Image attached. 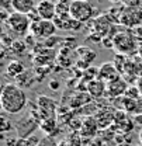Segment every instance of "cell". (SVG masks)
<instances>
[{"instance_id": "cell-5", "label": "cell", "mask_w": 142, "mask_h": 146, "mask_svg": "<svg viewBox=\"0 0 142 146\" xmlns=\"http://www.w3.org/2000/svg\"><path fill=\"white\" fill-rule=\"evenodd\" d=\"M120 24L127 30H134L142 25V9L141 7H125L120 18Z\"/></svg>"}, {"instance_id": "cell-10", "label": "cell", "mask_w": 142, "mask_h": 146, "mask_svg": "<svg viewBox=\"0 0 142 146\" xmlns=\"http://www.w3.org/2000/svg\"><path fill=\"white\" fill-rule=\"evenodd\" d=\"M128 89V83L125 82L123 77L115 79L114 82L107 83V96L117 98V97H123L125 94V91Z\"/></svg>"}, {"instance_id": "cell-26", "label": "cell", "mask_w": 142, "mask_h": 146, "mask_svg": "<svg viewBox=\"0 0 142 146\" xmlns=\"http://www.w3.org/2000/svg\"><path fill=\"white\" fill-rule=\"evenodd\" d=\"M38 146H58V145L55 143V141L52 139V136H47V138L41 139V142H39Z\"/></svg>"}, {"instance_id": "cell-13", "label": "cell", "mask_w": 142, "mask_h": 146, "mask_svg": "<svg viewBox=\"0 0 142 146\" xmlns=\"http://www.w3.org/2000/svg\"><path fill=\"white\" fill-rule=\"evenodd\" d=\"M10 6L13 7L14 11L23 13V14H30L33 10L37 9L35 0H11Z\"/></svg>"}, {"instance_id": "cell-37", "label": "cell", "mask_w": 142, "mask_h": 146, "mask_svg": "<svg viewBox=\"0 0 142 146\" xmlns=\"http://www.w3.org/2000/svg\"><path fill=\"white\" fill-rule=\"evenodd\" d=\"M118 146H128V145H118Z\"/></svg>"}, {"instance_id": "cell-6", "label": "cell", "mask_w": 142, "mask_h": 146, "mask_svg": "<svg viewBox=\"0 0 142 146\" xmlns=\"http://www.w3.org/2000/svg\"><path fill=\"white\" fill-rule=\"evenodd\" d=\"M56 25L53 21L49 20H39L35 23H31L30 27V34L35 36V38H41V39H48L51 36H55L56 33Z\"/></svg>"}, {"instance_id": "cell-22", "label": "cell", "mask_w": 142, "mask_h": 146, "mask_svg": "<svg viewBox=\"0 0 142 146\" xmlns=\"http://www.w3.org/2000/svg\"><path fill=\"white\" fill-rule=\"evenodd\" d=\"M124 96L125 97H128V98L137 100V98L141 97V91H139V89H138V86H135V84H129Z\"/></svg>"}, {"instance_id": "cell-33", "label": "cell", "mask_w": 142, "mask_h": 146, "mask_svg": "<svg viewBox=\"0 0 142 146\" xmlns=\"http://www.w3.org/2000/svg\"><path fill=\"white\" fill-rule=\"evenodd\" d=\"M137 86H138V89H139V91H141V96H142V77H139V79H138Z\"/></svg>"}, {"instance_id": "cell-12", "label": "cell", "mask_w": 142, "mask_h": 146, "mask_svg": "<svg viewBox=\"0 0 142 146\" xmlns=\"http://www.w3.org/2000/svg\"><path fill=\"white\" fill-rule=\"evenodd\" d=\"M90 97H91V96H90L89 93H85V91L75 93L71 97V100H69V107L73 110L83 108L85 106H89L90 103H91V98H90Z\"/></svg>"}, {"instance_id": "cell-2", "label": "cell", "mask_w": 142, "mask_h": 146, "mask_svg": "<svg viewBox=\"0 0 142 146\" xmlns=\"http://www.w3.org/2000/svg\"><path fill=\"white\" fill-rule=\"evenodd\" d=\"M113 42L117 54H123L125 56H135V54H138L139 44L135 35L131 33V30L115 33L113 36Z\"/></svg>"}, {"instance_id": "cell-38", "label": "cell", "mask_w": 142, "mask_h": 146, "mask_svg": "<svg viewBox=\"0 0 142 146\" xmlns=\"http://www.w3.org/2000/svg\"><path fill=\"white\" fill-rule=\"evenodd\" d=\"M138 146H142V145H141V143H139V145H138Z\"/></svg>"}, {"instance_id": "cell-30", "label": "cell", "mask_w": 142, "mask_h": 146, "mask_svg": "<svg viewBox=\"0 0 142 146\" xmlns=\"http://www.w3.org/2000/svg\"><path fill=\"white\" fill-rule=\"evenodd\" d=\"M49 87H51L53 91H58L59 87H61V83H59L58 80H52V82H49Z\"/></svg>"}, {"instance_id": "cell-3", "label": "cell", "mask_w": 142, "mask_h": 146, "mask_svg": "<svg viewBox=\"0 0 142 146\" xmlns=\"http://www.w3.org/2000/svg\"><path fill=\"white\" fill-rule=\"evenodd\" d=\"M69 14L73 20L79 23H87L93 20L96 9L89 0H72L69 4Z\"/></svg>"}, {"instance_id": "cell-15", "label": "cell", "mask_w": 142, "mask_h": 146, "mask_svg": "<svg viewBox=\"0 0 142 146\" xmlns=\"http://www.w3.org/2000/svg\"><path fill=\"white\" fill-rule=\"evenodd\" d=\"M94 118L99 124V128L106 129V128L110 127V124L114 122V112H110L107 110H100V111H97Z\"/></svg>"}, {"instance_id": "cell-23", "label": "cell", "mask_w": 142, "mask_h": 146, "mask_svg": "<svg viewBox=\"0 0 142 146\" xmlns=\"http://www.w3.org/2000/svg\"><path fill=\"white\" fill-rule=\"evenodd\" d=\"M11 129H13V122L10 119H7L4 115H1L0 117V132L1 133H6V132H9Z\"/></svg>"}, {"instance_id": "cell-24", "label": "cell", "mask_w": 142, "mask_h": 146, "mask_svg": "<svg viewBox=\"0 0 142 146\" xmlns=\"http://www.w3.org/2000/svg\"><path fill=\"white\" fill-rule=\"evenodd\" d=\"M82 136L80 135H76V133H72L69 135L68 138H65L72 146H82V139H80Z\"/></svg>"}, {"instance_id": "cell-16", "label": "cell", "mask_w": 142, "mask_h": 146, "mask_svg": "<svg viewBox=\"0 0 142 146\" xmlns=\"http://www.w3.org/2000/svg\"><path fill=\"white\" fill-rule=\"evenodd\" d=\"M24 72H25V68H24V63H23V62H20L17 59L9 62V65H7V73H9L11 77H18V76H21Z\"/></svg>"}, {"instance_id": "cell-27", "label": "cell", "mask_w": 142, "mask_h": 146, "mask_svg": "<svg viewBox=\"0 0 142 146\" xmlns=\"http://www.w3.org/2000/svg\"><path fill=\"white\" fill-rule=\"evenodd\" d=\"M141 114H142V96L135 100V111H134V115H141Z\"/></svg>"}, {"instance_id": "cell-20", "label": "cell", "mask_w": 142, "mask_h": 146, "mask_svg": "<svg viewBox=\"0 0 142 146\" xmlns=\"http://www.w3.org/2000/svg\"><path fill=\"white\" fill-rule=\"evenodd\" d=\"M41 142V139L37 136V135H31L28 138H24V139H18L17 146H38Z\"/></svg>"}, {"instance_id": "cell-4", "label": "cell", "mask_w": 142, "mask_h": 146, "mask_svg": "<svg viewBox=\"0 0 142 146\" xmlns=\"http://www.w3.org/2000/svg\"><path fill=\"white\" fill-rule=\"evenodd\" d=\"M7 27L10 28V31H13L17 35H27V33L30 31L31 27V20L28 17V14H23V13H10L9 18L6 20Z\"/></svg>"}, {"instance_id": "cell-9", "label": "cell", "mask_w": 142, "mask_h": 146, "mask_svg": "<svg viewBox=\"0 0 142 146\" xmlns=\"http://www.w3.org/2000/svg\"><path fill=\"white\" fill-rule=\"evenodd\" d=\"M37 11L41 20L53 21V18L56 17V4L52 0H39L37 4Z\"/></svg>"}, {"instance_id": "cell-28", "label": "cell", "mask_w": 142, "mask_h": 146, "mask_svg": "<svg viewBox=\"0 0 142 146\" xmlns=\"http://www.w3.org/2000/svg\"><path fill=\"white\" fill-rule=\"evenodd\" d=\"M132 34L135 35V38H137L138 41H141L142 42V25L137 27V28H134V30H132Z\"/></svg>"}, {"instance_id": "cell-1", "label": "cell", "mask_w": 142, "mask_h": 146, "mask_svg": "<svg viewBox=\"0 0 142 146\" xmlns=\"http://www.w3.org/2000/svg\"><path fill=\"white\" fill-rule=\"evenodd\" d=\"M1 110L7 114H20L27 106V96L25 91L20 86L9 83L4 84L0 96Z\"/></svg>"}, {"instance_id": "cell-34", "label": "cell", "mask_w": 142, "mask_h": 146, "mask_svg": "<svg viewBox=\"0 0 142 146\" xmlns=\"http://www.w3.org/2000/svg\"><path fill=\"white\" fill-rule=\"evenodd\" d=\"M137 55H138V56L142 59V42L139 44V46H138V54H137Z\"/></svg>"}, {"instance_id": "cell-7", "label": "cell", "mask_w": 142, "mask_h": 146, "mask_svg": "<svg viewBox=\"0 0 142 146\" xmlns=\"http://www.w3.org/2000/svg\"><path fill=\"white\" fill-rule=\"evenodd\" d=\"M37 106H38V114L42 119L47 118H55V112H56V103L51 97L47 96H38L37 98Z\"/></svg>"}, {"instance_id": "cell-17", "label": "cell", "mask_w": 142, "mask_h": 146, "mask_svg": "<svg viewBox=\"0 0 142 146\" xmlns=\"http://www.w3.org/2000/svg\"><path fill=\"white\" fill-rule=\"evenodd\" d=\"M56 118H47V119H42L41 124H39V128L42 132H45L48 136H53L56 133Z\"/></svg>"}, {"instance_id": "cell-35", "label": "cell", "mask_w": 142, "mask_h": 146, "mask_svg": "<svg viewBox=\"0 0 142 146\" xmlns=\"http://www.w3.org/2000/svg\"><path fill=\"white\" fill-rule=\"evenodd\" d=\"M139 143L142 145V129L139 131Z\"/></svg>"}, {"instance_id": "cell-14", "label": "cell", "mask_w": 142, "mask_h": 146, "mask_svg": "<svg viewBox=\"0 0 142 146\" xmlns=\"http://www.w3.org/2000/svg\"><path fill=\"white\" fill-rule=\"evenodd\" d=\"M97 131H99V124H97L96 118L94 117H87L82 124L79 135L83 136V138H91L97 133Z\"/></svg>"}, {"instance_id": "cell-31", "label": "cell", "mask_w": 142, "mask_h": 146, "mask_svg": "<svg viewBox=\"0 0 142 146\" xmlns=\"http://www.w3.org/2000/svg\"><path fill=\"white\" fill-rule=\"evenodd\" d=\"M134 124H135V125H142V114L134 117Z\"/></svg>"}, {"instance_id": "cell-29", "label": "cell", "mask_w": 142, "mask_h": 146, "mask_svg": "<svg viewBox=\"0 0 142 146\" xmlns=\"http://www.w3.org/2000/svg\"><path fill=\"white\" fill-rule=\"evenodd\" d=\"M25 44H27V46H33L35 44V36L33 35V34H27V36H25Z\"/></svg>"}, {"instance_id": "cell-18", "label": "cell", "mask_w": 142, "mask_h": 146, "mask_svg": "<svg viewBox=\"0 0 142 146\" xmlns=\"http://www.w3.org/2000/svg\"><path fill=\"white\" fill-rule=\"evenodd\" d=\"M76 52L79 55V60H83V62H86V63H89V65L93 63L94 59H96V52H93L87 46H79V48L76 49Z\"/></svg>"}, {"instance_id": "cell-21", "label": "cell", "mask_w": 142, "mask_h": 146, "mask_svg": "<svg viewBox=\"0 0 142 146\" xmlns=\"http://www.w3.org/2000/svg\"><path fill=\"white\" fill-rule=\"evenodd\" d=\"M10 51L14 55H17V56H21L27 51V44L25 42H21V41H14L13 45H11V48H10Z\"/></svg>"}, {"instance_id": "cell-8", "label": "cell", "mask_w": 142, "mask_h": 146, "mask_svg": "<svg viewBox=\"0 0 142 146\" xmlns=\"http://www.w3.org/2000/svg\"><path fill=\"white\" fill-rule=\"evenodd\" d=\"M121 77L120 72L117 70V68L114 66L113 62H106L103 63L101 66H99V74H97V79L103 80L104 83H110V82H114L115 79Z\"/></svg>"}, {"instance_id": "cell-11", "label": "cell", "mask_w": 142, "mask_h": 146, "mask_svg": "<svg viewBox=\"0 0 142 146\" xmlns=\"http://www.w3.org/2000/svg\"><path fill=\"white\" fill-rule=\"evenodd\" d=\"M87 93L93 98H100L104 94H107V84L100 79L90 80L87 83Z\"/></svg>"}, {"instance_id": "cell-19", "label": "cell", "mask_w": 142, "mask_h": 146, "mask_svg": "<svg viewBox=\"0 0 142 146\" xmlns=\"http://www.w3.org/2000/svg\"><path fill=\"white\" fill-rule=\"evenodd\" d=\"M127 56L123 54H117L115 55V58H114V60H113V63H114V66L117 68V70L120 72V74H123L124 73V68L125 65H127Z\"/></svg>"}, {"instance_id": "cell-36", "label": "cell", "mask_w": 142, "mask_h": 146, "mask_svg": "<svg viewBox=\"0 0 142 146\" xmlns=\"http://www.w3.org/2000/svg\"><path fill=\"white\" fill-rule=\"evenodd\" d=\"M110 1H113V3H120V1H121V3H123V0H110Z\"/></svg>"}, {"instance_id": "cell-25", "label": "cell", "mask_w": 142, "mask_h": 146, "mask_svg": "<svg viewBox=\"0 0 142 146\" xmlns=\"http://www.w3.org/2000/svg\"><path fill=\"white\" fill-rule=\"evenodd\" d=\"M142 0H123L124 7H141Z\"/></svg>"}, {"instance_id": "cell-32", "label": "cell", "mask_w": 142, "mask_h": 146, "mask_svg": "<svg viewBox=\"0 0 142 146\" xmlns=\"http://www.w3.org/2000/svg\"><path fill=\"white\" fill-rule=\"evenodd\" d=\"M58 146H72V145L68 142V141H66V139H63V141H61V142L58 143Z\"/></svg>"}]
</instances>
